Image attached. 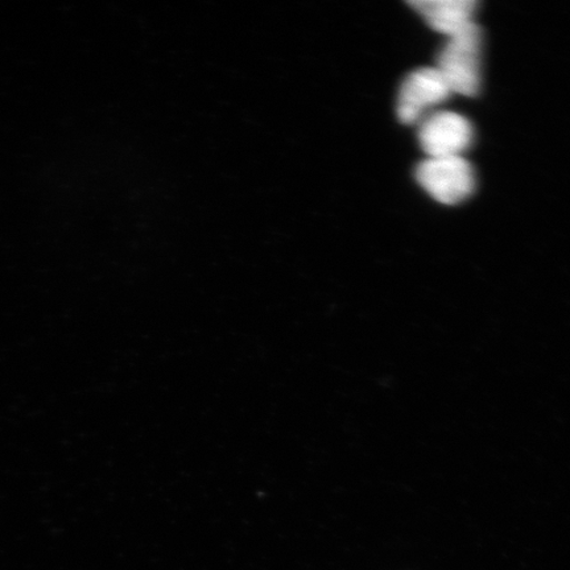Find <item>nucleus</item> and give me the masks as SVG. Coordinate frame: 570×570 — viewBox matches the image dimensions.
Listing matches in <instances>:
<instances>
[{"label":"nucleus","instance_id":"39448f33","mask_svg":"<svg viewBox=\"0 0 570 570\" xmlns=\"http://www.w3.org/2000/svg\"><path fill=\"white\" fill-rule=\"evenodd\" d=\"M432 30L452 38L474 23V0H413L409 2Z\"/></svg>","mask_w":570,"mask_h":570},{"label":"nucleus","instance_id":"20e7f679","mask_svg":"<svg viewBox=\"0 0 570 570\" xmlns=\"http://www.w3.org/2000/svg\"><path fill=\"white\" fill-rule=\"evenodd\" d=\"M419 145L428 158H451L462 156L473 145L472 124L453 111H436L419 124Z\"/></svg>","mask_w":570,"mask_h":570},{"label":"nucleus","instance_id":"f257e3e1","mask_svg":"<svg viewBox=\"0 0 570 570\" xmlns=\"http://www.w3.org/2000/svg\"><path fill=\"white\" fill-rule=\"evenodd\" d=\"M482 31L475 23L448 42L438 56L441 76L455 95L474 97L481 88Z\"/></svg>","mask_w":570,"mask_h":570},{"label":"nucleus","instance_id":"7ed1b4c3","mask_svg":"<svg viewBox=\"0 0 570 570\" xmlns=\"http://www.w3.org/2000/svg\"><path fill=\"white\" fill-rule=\"evenodd\" d=\"M452 95L436 67L413 70L399 90L397 118L404 125H419L433 107L444 104Z\"/></svg>","mask_w":570,"mask_h":570},{"label":"nucleus","instance_id":"f03ea898","mask_svg":"<svg viewBox=\"0 0 570 570\" xmlns=\"http://www.w3.org/2000/svg\"><path fill=\"white\" fill-rule=\"evenodd\" d=\"M416 180L440 204L458 205L474 194L472 164L462 156L428 158L416 168Z\"/></svg>","mask_w":570,"mask_h":570}]
</instances>
